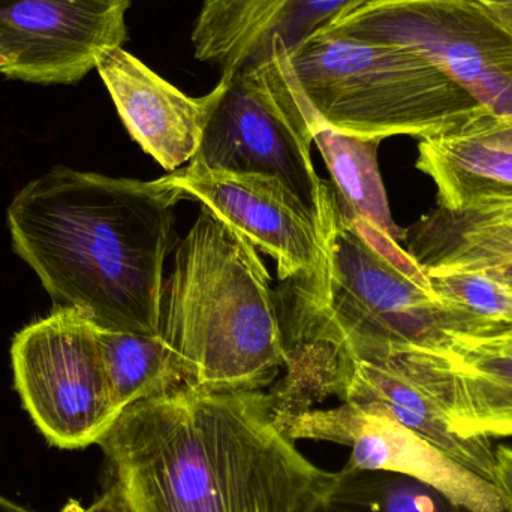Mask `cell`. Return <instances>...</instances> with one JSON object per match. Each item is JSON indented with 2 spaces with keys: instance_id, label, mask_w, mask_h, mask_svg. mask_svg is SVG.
Returning a JSON list of instances; mask_svg holds the SVG:
<instances>
[{
  "instance_id": "6da1fadb",
  "label": "cell",
  "mask_w": 512,
  "mask_h": 512,
  "mask_svg": "<svg viewBox=\"0 0 512 512\" xmlns=\"http://www.w3.org/2000/svg\"><path fill=\"white\" fill-rule=\"evenodd\" d=\"M98 445L137 512H316L339 480L295 447L262 390L180 385L123 409Z\"/></svg>"
},
{
  "instance_id": "7a4b0ae2",
  "label": "cell",
  "mask_w": 512,
  "mask_h": 512,
  "mask_svg": "<svg viewBox=\"0 0 512 512\" xmlns=\"http://www.w3.org/2000/svg\"><path fill=\"white\" fill-rule=\"evenodd\" d=\"M183 200L165 177L141 182L56 167L15 195L8 228L53 310H78L102 330L158 337L174 209Z\"/></svg>"
},
{
  "instance_id": "3957f363",
  "label": "cell",
  "mask_w": 512,
  "mask_h": 512,
  "mask_svg": "<svg viewBox=\"0 0 512 512\" xmlns=\"http://www.w3.org/2000/svg\"><path fill=\"white\" fill-rule=\"evenodd\" d=\"M315 215L318 262L279 295L288 357L340 346L436 348L456 333L429 274L399 242L343 210L333 183L322 180Z\"/></svg>"
},
{
  "instance_id": "277c9868",
  "label": "cell",
  "mask_w": 512,
  "mask_h": 512,
  "mask_svg": "<svg viewBox=\"0 0 512 512\" xmlns=\"http://www.w3.org/2000/svg\"><path fill=\"white\" fill-rule=\"evenodd\" d=\"M277 304L258 249L201 207L162 289L161 339L179 387H268L288 361Z\"/></svg>"
},
{
  "instance_id": "5b68a950",
  "label": "cell",
  "mask_w": 512,
  "mask_h": 512,
  "mask_svg": "<svg viewBox=\"0 0 512 512\" xmlns=\"http://www.w3.org/2000/svg\"><path fill=\"white\" fill-rule=\"evenodd\" d=\"M313 119L364 138H424L480 107L438 66L399 45L324 30L288 54Z\"/></svg>"
},
{
  "instance_id": "8992f818",
  "label": "cell",
  "mask_w": 512,
  "mask_h": 512,
  "mask_svg": "<svg viewBox=\"0 0 512 512\" xmlns=\"http://www.w3.org/2000/svg\"><path fill=\"white\" fill-rule=\"evenodd\" d=\"M198 161L212 170L276 176L315 213L322 179L313 167V114L288 54L274 48L255 68L221 75Z\"/></svg>"
},
{
  "instance_id": "52a82bcc",
  "label": "cell",
  "mask_w": 512,
  "mask_h": 512,
  "mask_svg": "<svg viewBox=\"0 0 512 512\" xmlns=\"http://www.w3.org/2000/svg\"><path fill=\"white\" fill-rule=\"evenodd\" d=\"M325 30L409 48L481 107L512 117V33L480 0H369Z\"/></svg>"
},
{
  "instance_id": "ba28073f",
  "label": "cell",
  "mask_w": 512,
  "mask_h": 512,
  "mask_svg": "<svg viewBox=\"0 0 512 512\" xmlns=\"http://www.w3.org/2000/svg\"><path fill=\"white\" fill-rule=\"evenodd\" d=\"M11 358L15 390L48 444L81 450L107 435L120 411L93 322L53 310L17 333Z\"/></svg>"
},
{
  "instance_id": "9c48e42d",
  "label": "cell",
  "mask_w": 512,
  "mask_h": 512,
  "mask_svg": "<svg viewBox=\"0 0 512 512\" xmlns=\"http://www.w3.org/2000/svg\"><path fill=\"white\" fill-rule=\"evenodd\" d=\"M132 0H0V74L36 84H75L105 48L128 39Z\"/></svg>"
},
{
  "instance_id": "30bf717a",
  "label": "cell",
  "mask_w": 512,
  "mask_h": 512,
  "mask_svg": "<svg viewBox=\"0 0 512 512\" xmlns=\"http://www.w3.org/2000/svg\"><path fill=\"white\" fill-rule=\"evenodd\" d=\"M283 432L292 439L333 442L351 450L346 465L390 472L427 484L466 512H507L498 487L388 415L342 403L309 409Z\"/></svg>"
},
{
  "instance_id": "8fae6325",
  "label": "cell",
  "mask_w": 512,
  "mask_h": 512,
  "mask_svg": "<svg viewBox=\"0 0 512 512\" xmlns=\"http://www.w3.org/2000/svg\"><path fill=\"white\" fill-rule=\"evenodd\" d=\"M165 180L271 256L282 282L315 268L321 254L316 215L279 177L212 170L191 161Z\"/></svg>"
},
{
  "instance_id": "7c38bea8",
  "label": "cell",
  "mask_w": 512,
  "mask_h": 512,
  "mask_svg": "<svg viewBox=\"0 0 512 512\" xmlns=\"http://www.w3.org/2000/svg\"><path fill=\"white\" fill-rule=\"evenodd\" d=\"M369 0H203L191 41L195 59L233 74L292 54Z\"/></svg>"
},
{
  "instance_id": "4fadbf2b",
  "label": "cell",
  "mask_w": 512,
  "mask_h": 512,
  "mask_svg": "<svg viewBox=\"0 0 512 512\" xmlns=\"http://www.w3.org/2000/svg\"><path fill=\"white\" fill-rule=\"evenodd\" d=\"M96 71L131 137L162 168L173 173L197 156L219 84L192 98L123 47L102 50Z\"/></svg>"
},
{
  "instance_id": "5bb4252c",
  "label": "cell",
  "mask_w": 512,
  "mask_h": 512,
  "mask_svg": "<svg viewBox=\"0 0 512 512\" xmlns=\"http://www.w3.org/2000/svg\"><path fill=\"white\" fill-rule=\"evenodd\" d=\"M417 168L435 182L442 209L512 200V117L480 105L459 122L420 138Z\"/></svg>"
},
{
  "instance_id": "9a60e30c",
  "label": "cell",
  "mask_w": 512,
  "mask_h": 512,
  "mask_svg": "<svg viewBox=\"0 0 512 512\" xmlns=\"http://www.w3.org/2000/svg\"><path fill=\"white\" fill-rule=\"evenodd\" d=\"M427 352L456 435L472 441L512 436V351L448 334L444 345Z\"/></svg>"
},
{
  "instance_id": "2e32d148",
  "label": "cell",
  "mask_w": 512,
  "mask_h": 512,
  "mask_svg": "<svg viewBox=\"0 0 512 512\" xmlns=\"http://www.w3.org/2000/svg\"><path fill=\"white\" fill-rule=\"evenodd\" d=\"M406 252L429 276L489 270L512 261V200L438 207L406 230Z\"/></svg>"
},
{
  "instance_id": "e0dca14e",
  "label": "cell",
  "mask_w": 512,
  "mask_h": 512,
  "mask_svg": "<svg viewBox=\"0 0 512 512\" xmlns=\"http://www.w3.org/2000/svg\"><path fill=\"white\" fill-rule=\"evenodd\" d=\"M313 143L318 146L331 174L337 201L343 210L366 219L396 242L403 243L406 230L397 227L388 204L378 165L382 140L343 134L312 120Z\"/></svg>"
},
{
  "instance_id": "ac0fdd59",
  "label": "cell",
  "mask_w": 512,
  "mask_h": 512,
  "mask_svg": "<svg viewBox=\"0 0 512 512\" xmlns=\"http://www.w3.org/2000/svg\"><path fill=\"white\" fill-rule=\"evenodd\" d=\"M98 336L114 403L120 414L138 400L150 399L179 387L161 336L102 328H98Z\"/></svg>"
},
{
  "instance_id": "d6986e66",
  "label": "cell",
  "mask_w": 512,
  "mask_h": 512,
  "mask_svg": "<svg viewBox=\"0 0 512 512\" xmlns=\"http://www.w3.org/2000/svg\"><path fill=\"white\" fill-rule=\"evenodd\" d=\"M316 512H466L438 490L405 475L346 465L328 501Z\"/></svg>"
},
{
  "instance_id": "ffe728a7",
  "label": "cell",
  "mask_w": 512,
  "mask_h": 512,
  "mask_svg": "<svg viewBox=\"0 0 512 512\" xmlns=\"http://www.w3.org/2000/svg\"><path fill=\"white\" fill-rule=\"evenodd\" d=\"M430 277L436 300L457 322V333H483L512 324V292L487 270L453 271Z\"/></svg>"
},
{
  "instance_id": "44dd1931",
  "label": "cell",
  "mask_w": 512,
  "mask_h": 512,
  "mask_svg": "<svg viewBox=\"0 0 512 512\" xmlns=\"http://www.w3.org/2000/svg\"><path fill=\"white\" fill-rule=\"evenodd\" d=\"M62 512H137L131 499L119 481L114 480L107 490L90 507H83L78 501H68Z\"/></svg>"
},
{
  "instance_id": "7402d4cb",
  "label": "cell",
  "mask_w": 512,
  "mask_h": 512,
  "mask_svg": "<svg viewBox=\"0 0 512 512\" xmlns=\"http://www.w3.org/2000/svg\"><path fill=\"white\" fill-rule=\"evenodd\" d=\"M493 483L498 487L507 512H512V447H496V466Z\"/></svg>"
},
{
  "instance_id": "603a6c76",
  "label": "cell",
  "mask_w": 512,
  "mask_h": 512,
  "mask_svg": "<svg viewBox=\"0 0 512 512\" xmlns=\"http://www.w3.org/2000/svg\"><path fill=\"white\" fill-rule=\"evenodd\" d=\"M451 336H457L460 337V339L466 340V342L487 346V348H499L512 351V324L492 328V330L472 334V336H466V334H451Z\"/></svg>"
},
{
  "instance_id": "cb8c5ba5",
  "label": "cell",
  "mask_w": 512,
  "mask_h": 512,
  "mask_svg": "<svg viewBox=\"0 0 512 512\" xmlns=\"http://www.w3.org/2000/svg\"><path fill=\"white\" fill-rule=\"evenodd\" d=\"M512 33V0H480Z\"/></svg>"
},
{
  "instance_id": "d4e9b609",
  "label": "cell",
  "mask_w": 512,
  "mask_h": 512,
  "mask_svg": "<svg viewBox=\"0 0 512 512\" xmlns=\"http://www.w3.org/2000/svg\"><path fill=\"white\" fill-rule=\"evenodd\" d=\"M490 274L499 282L504 283L512 292V261L507 264L498 265V267L489 268Z\"/></svg>"
},
{
  "instance_id": "484cf974",
  "label": "cell",
  "mask_w": 512,
  "mask_h": 512,
  "mask_svg": "<svg viewBox=\"0 0 512 512\" xmlns=\"http://www.w3.org/2000/svg\"><path fill=\"white\" fill-rule=\"evenodd\" d=\"M0 512H35L27 510V508L21 507V505L15 504V502L9 501V499L3 498L0 495Z\"/></svg>"
},
{
  "instance_id": "4316f807",
  "label": "cell",
  "mask_w": 512,
  "mask_h": 512,
  "mask_svg": "<svg viewBox=\"0 0 512 512\" xmlns=\"http://www.w3.org/2000/svg\"><path fill=\"white\" fill-rule=\"evenodd\" d=\"M6 66V60L3 59L2 54H0V71Z\"/></svg>"
}]
</instances>
